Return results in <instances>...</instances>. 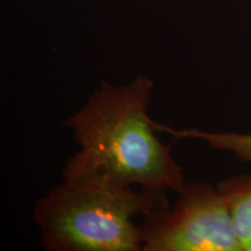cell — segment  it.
Wrapping results in <instances>:
<instances>
[{
  "instance_id": "obj_1",
  "label": "cell",
  "mask_w": 251,
  "mask_h": 251,
  "mask_svg": "<svg viewBox=\"0 0 251 251\" xmlns=\"http://www.w3.org/2000/svg\"><path fill=\"white\" fill-rule=\"evenodd\" d=\"M155 81L137 76L115 86L101 81L78 111L64 121L74 131L79 151L65 163L63 179L103 174L137 185L156 203L170 207L168 194L179 193L186 180L171 144L156 136L149 118Z\"/></svg>"
},
{
  "instance_id": "obj_2",
  "label": "cell",
  "mask_w": 251,
  "mask_h": 251,
  "mask_svg": "<svg viewBox=\"0 0 251 251\" xmlns=\"http://www.w3.org/2000/svg\"><path fill=\"white\" fill-rule=\"evenodd\" d=\"M156 211L148 194L103 174L63 179L37 200L33 221L49 251H140L139 215Z\"/></svg>"
},
{
  "instance_id": "obj_3",
  "label": "cell",
  "mask_w": 251,
  "mask_h": 251,
  "mask_svg": "<svg viewBox=\"0 0 251 251\" xmlns=\"http://www.w3.org/2000/svg\"><path fill=\"white\" fill-rule=\"evenodd\" d=\"M141 227L143 251H242L227 200L208 183H186L174 206Z\"/></svg>"
},
{
  "instance_id": "obj_4",
  "label": "cell",
  "mask_w": 251,
  "mask_h": 251,
  "mask_svg": "<svg viewBox=\"0 0 251 251\" xmlns=\"http://www.w3.org/2000/svg\"><path fill=\"white\" fill-rule=\"evenodd\" d=\"M230 209L242 251H251V175L228 178L218 185Z\"/></svg>"
},
{
  "instance_id": "obj_5",
  "label": "cell",
  "mask_w": 251,
  "mask_h": 251,
  "mask_svg": "<svg viewBox=\"0 0 251 251\" xmlns=\"http://www.w3.org/2000/svg\"><path fill=\"white\" fill-rule=\"evenodd\" d=\"M153 128L159 133L171 135L176 140L194 139L208 143L218 150L233 152L241 161L251 163V134L240 133H213L198 129H175L170 126L153 122Z\"/></svg>"
}]
</instances>
